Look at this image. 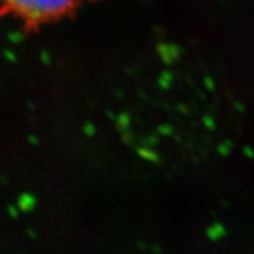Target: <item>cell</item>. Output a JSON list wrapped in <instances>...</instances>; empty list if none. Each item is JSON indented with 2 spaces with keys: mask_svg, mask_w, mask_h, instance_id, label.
Instances as JSON below:
<instances>
[{
  "mask_svg": "<svg viewBox=\"0 0 254 254\" xmlns=\"http://www.w3.org/2000/svg\"><path fill=\"white\" fill-rule=\"evenodd\" d=\"M85 0H0V14L10 16L26 30H39L72 16Z\"/></svg>",
  "mask_w": 254,
  "mask_h": 254,
  "instance_id": "6da1fadb",
  "label": "cell"
}]
</instances>
